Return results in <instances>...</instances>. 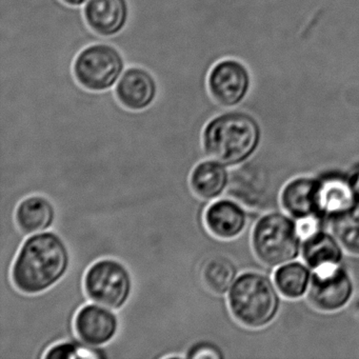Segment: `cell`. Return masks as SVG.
<instances>
[{
	"instance_id": "6da1fadb",
	"label": "cell",
	"mask_w": 359,
	"mask_h": 359,
	"mask_svg": "<svg viewBox=\"0 0 359 359\" xmlns=\"http://www.w3.org/2000/svg\"><path fill=\"white\" fill-rule=\"evenodd\" d=\"M68 243L53 230L25 239L11 268V280L22 293L35 295L57 285L70 270Z\"/></svg>"
},
{
	"instance_id": "7a4b0ae2",
	"label": "cell",
	"mask_w": 359,
	"mask_h": 359,
	"mask_svg": "<svg viewBox=\"0 0 359 359\" xmlns=\"http://www.w3.org/2000/svg\"><path fill=\"white\" fill-rule=\"evenodd\" d=\"M262 138L264 127L253 113L226 109L208 121L203 132V146L207 157L233 169L251 161Z\"/></svg>"
},
{
	"instance_id": "3957f363",
	"label": "cell",
	"mask_w": 359,
	"mask_h": 359,
	"mask_svg": "<svg viewBox=\"0 0 359 359\" xmlns=\"http://www.w3.org/2000/svg\"><path fill=\"white\" fill-rule=\"evenodd\" d=\"M226 296L234 320L250 331L270 325L278 315L283 298L272 277L257 270L241 271Z\"/></svg>"
},
{
	"instance_id": "277c9868",
	"label": "cell",
	"mask_w": 359,
	"mask_h": 359,
	"mask_svg": "<svg viewBox=\"0 0 359 359\" xmlns=\"http://www.w3.org/2000/svg\"><path fill=\"white\" fill-rule=\"evenodd\" d=\"M250 245L260 264L275 269L299 257L302 239L294 218L283 211H270L254 222Z\"/></svg>"
},
{
	"instance_id": "5b68a950",
	"label": "cell",
	"mask_w": 359,
	"mask_h": 359,
	"mask_svg": "<svg viewBox=\"0 0 359 359\" xmlns=\"http://www.w3.org/2000/svg\"><path fill=\"white\" fill-rule=\"evenodd\" d=\"M127 67L125 56L116 46L96 43L77 54L73 62V74L83 89L106 92L114 89Z\"/></svg>"
},
{
	"instance_id": "8992f818",
	"label": "cell",
	"mask_w": 359,
	"mask_h": 359,
	"mask_svg": "<svg viewBox=\"0 0 359 359\" xmlns=\"http://www.w3.org/2000/svg\"><path fill=\"white\" fill-rule=\"evenodd\" d=\"M83 285L90 302L119 311L131 298L134 281L131 271L123 262L104 257L90 266Z\"/></svg>"
},
{
	"instance_id": "52a82bcc",
	"label": "cell",
	"mask_w": 359,
	"mask_h": 359,
	"mask_svg": "<svg viewBox=\"0 0 359 359\" xmlns=\"http://www.w3.org/2000/svg\"><path fill=\"white\" fill-rule=\"evenodd\" d=\"M253 89V75L243 60H218L208 75V90L214 102L224 109H235L245 102Z\"/></svg>"
},
{
	"instance_id": "ba28073f",
	"label": "cell",
	"mask_w": 359,
	"mask_h": 359,
	"mask_svg": "<svg viewBox=\"0 0 359 359\" xmlns=\"http://www.w3.org/2000/svg\"><path fill=\"white\" fill-rule=\"evenodd\" d=\"M355 283L346 264L327 266L312 273L306 299L321 313H336L346 308L354 296Z\"/></svg>"
},
{
	"instance_id": "9c48e42d",
	"label": "cell",
	"mask_w": 359,
	"mask_h": 359,
	"mask_svg": "<svg viewBox=\"0 0 359 359\" xmlns=\"http://www.w3.org/2000/svg\"><path fill=\"white\" fill-rule=\"evenodd\" d=\"M119 327L121 320L117 311L92 302L81 306L74 319L77 338L94 348H102L113 341Z\"/></svg>"
},
{
	"instance_id": "30bf717a",
	"label": "cell",
	"mask_w": 359,
	"mask_h": 359,
	"mask_svg": "<svg viewBox=\"0 0 359 359\" xmlns=\"http://www.w3.org/2000/svg\"><path fill=\"white\" fill-rule=\"evenodd\" d=\"M158 92L155 75L140 66H128L114 87L119 104L131 111L150 108L156 102Z\"/></svg>"
},
{
	"instance_id": "8fae6325",
	"label": "cell",
	"mask_w": 359,
	"mask_h": 359,
	"mask_svg": "<svg viewBox=\"0 0 359 359\" xmlns=\"http://www.w3.org/2000/svg\"><path fill=\"white\" fill-rule=\"evenodd\" d=\"M205 222L214 236L222 241H234L245 234L250 212L235 199L222 196L211 201L205 210Z\"/></svg>"
},
{
	"instance_id": "7c38bea8",
	"label": "cell",
	"mask_w": 359,
	"mask_h": 359,
	"mask_svg": "<svg viewBox=\"0 0 359 359\" xmlns=\"http://www.w3.org/2000/svg\"><path fill=\"white\" fill-rule=\"evenodd\" d=\"M317 180L319 214L325 224L359 203L351 186L348 172L327 171L317 176Z\"/></svg>"
},
{
	"instance_id": "4fadbf2b",
	"label": "cell",
	"mask_w": 359,
	"mask_h": 359,
	"mask_svg": "<svg viewBox=\"0 0 359 359\" xmlns=\"http://www.w3.org/2000/svg\"><path fill=\"white\" fill-rule=\"evenodd\" d=\"M83 13L90 30L102 39H109L127 28L131 7L129 0H88Z\"/></svg>"
},
{
	"instance_id": "5bb4252c",
	"label": "cell",
	"mask_w": 359,
	"mask_h": 359,
	"mask_svg": "<svg viewBox=\"0 0 359 359\" xmlns=\"http://www.w3.org/2000/svg\"><path fill=\"white\" fill-rule=\"evenodd\" d=\"M279 205L283 212L295 220L320 218L317 176H296L281 188Z\"/></svg>"
},
{
	"instance_id": "9a60e30c",
	"label": "cell",
	"mask_w": 359,
	"mask_h": 359,
	"mask_svg": "<svg viewBox=\"0 0 359 359\" xmlns=\"http://www.w3.org/2000/svg\"><path fill=\"white\" fill-rule=\"evenodd\" d=\"M56 217L55 205L45 195H29L22 199L16 208L15 224L25 238L52 230Z\"/></svg>"
},
{
	"instance_id": "2e32d148",
	"label": "cell",
	"mask_w": 359,
	"mask_h": 359,
	"mask_svg": "<svg viewBox=\"0 0 359 359\" xmlns=\"http://www.w3.org/2000/svg\"><path fill=\"white\" fill-rule=\"evenodd\" d=\"M344 248L331 231L320 229L302 241V262L314 271L344 264Z\"/></svg>"
},
{
	"instance_id": "e0dca14e",
	"label": "cell",
	"mask_w": 359,
	"mask_h": 359,
	"mask_svg": "<svg viewBox=\"0 0 359 359\" xmlns=\"http://www.w3.org/2000/svg\"><path fill=\"white\" fill-rule=\"evenodd\" d=\"M229 182V168L209 157L197 163L191 173L190 184L193 192L198 198L210 203L224 196Z\"/></svg>"
},
{
	"instance_id": "ac0fdd59",
	"label": "cell",
	"mask_w": 359,
	"mask_h": 359,
	"mask_svg": "<svg viewBox=\"0 0 359 359\" xmlns=\"http://www.w3.org/2000/svg\"><path fill=\"white\" fill-rule=\"evenodd\" d=\"M312 273L304 262L295 259L275 268L272 279L281 297L298 300L306 297L308 294Z\"/></svg>"
},
{
	"instance_id": "d6986e66",
	"label": "cell",
	"mask_w": 359,
	"mask_h": 359,
	"mask_svg": "<svg viewBox=\"0 0 359 359\" xmlns=\"http://www.w3.org/2000/svg\"><path fill=\"white\" fill-rule=\"evenodd\" d=\"M241 272L236 259L226 254H217L205 262L201 275L209 291L216 295L226 296Z\"/></svg>"
},
{
	"instance_id": "ffe728a7",
	"label": "cell",
	"mask_w": 359,
	"mask_h": 359,
	"mask_svg": "<svg viewBox=\"0 0 359 359\" xmlns=\"http://www.w3.org/2000/svg\"><path fill=\"white\" fill-rule=\"evenodd\" d=\"M327 224L346 253L359 257V203L348 211L332 218Z\"/></svg>"
},
{
	"instance_id": "44dd1931",
	"label": "cell",
	"mask_w": 359,
	"mask_h": 359,
	"mask_svg": "<svg viewBox=\"0 0 359 359\" xmlns=\"http://www.w3.org/2000/svg\"><path fill=\"white\" fill-rule=\"evenodd\" d=\"M43 359H107L102 348L87 346L79 338L64 340L52 346Z\"/></svg>"
},
{
	"instance_id": "7402d4cb",
	"label": "cell",
	"mask_w": 359,
	"mask_h": 359,
	"mask_svg": "<svg viewBox=\"0 0 359 359\" xmlns=\"http://www.w3.org/2000/svg\"><path fill=\"white\" fill-rule=\"evenodd\" d=\"M348 180H350L351 186L356 195L357 201H359V163H355L350 171L348 172Z\"/></svg>"
},
{
	"instance_id": "603a6c76",
	"label": "cell",
	"mask_w": 359,
	"mask_h": 359,
	"mask_svg": "<svg viewBox=\"0 0 359 359\" xmlns=\"http://www.w3.org/2000/svg\"><path fill=\"white\" fill-rule=\"evenodd\" d=\"M65 5L70 6V7H83L88 0H62Z\"/></svg>"
}]
</instances>
